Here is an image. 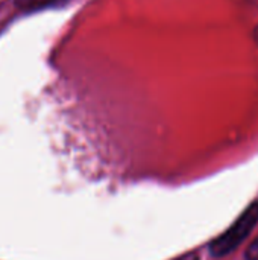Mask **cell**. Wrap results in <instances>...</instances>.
<instances>
[{
    "mask_svg": "<svg viewBox=\"0 0 258 260\" xmlns=\"http://www.w3.org/2000/svg\"><path fill=\"white\" fill-rule=\"evenodd\" d=\"M258 222V203L251 204L243 215L217 239L210 244V251L216 257H222L234 251L254 230Z\"/></svg>",
    "mask_w": 258,
    "mask_h": 260,
    "instance_id": "6da1fadb",
    "label": "cell"
},
{
    "mask_svg": "<svg viewBox=\"0 0 258 260\" xmlns=\"http://www.w3.org/2000/svg\"><path fill=\"white\" fill-rule=\"evenodd\" d=\"M55 0H14L15 6L18 9L23 11H36V9H43L46 6H49L50 3H53Z\"/></svg>",
    "mask_w": 258,
    "mask_h": 260,
    "instance_id": "7a4b0ae2",
    "label": "cell"
},
{
    "mask_svg": "<svg viewBox=\"0 0 258 260\" xmlns=\"http://www.w3.org/2000/svg\"><path fill=\"white\" fill-rule=\"evenodd\" d=\"M245 259L246 260H258V238L251 244V247L246 250L245 253Z\"/></svg>",
    "mask_w": 258,
    "mask_h": 260,
    "instance_id": "3957f363",
    "label": "cell"
},
{
    "mask_svg": "<svg viewBox=\"0 0 258 260\" xmlns=\"http://www.w3.org/2000/svg\"><path fill=\"white\" fill-rule=\"evenodd\" d=\"M176 260H199V257H198V254H187V256L179 257V259Z\"/></svg>",
    "mask_w": 258,
    "mask_h": 260,
    "instance_id": "277c9868",
    "label": "cell"
},
{
    "mask_svg": "<svg viewBox=\"0 0 258 260\" xmlns=\"http://www.w3.org/2000/svg\"><path fill=\"white\" fill-rule=\"evenodd\" d=\"M252 38H254V41H255V44L258 46V26L254 29V32H252Z\"/></svg>",
    "mask_w": 258,
    "mask_h": 260,
    "instance_id": "5b68a950",
    "label": "cell"
}]
</instances>
